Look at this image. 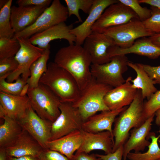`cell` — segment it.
<instances>
[{"instance_id":"1","label":"cell","mask_w":160,"mask_h":160,"mask_svg":"<svg viewBox=\"0 0 160 160\" xmlns=\"http://www.w3.org/2000/svg\"><path fill=\"white\" fill-rule=\"evenodd\" d=\"M54 62L72 75L81 90L92 79L91 58L82 45L74 43L61 48L56 53Z\"/></svg>"},{"instance_id":"2","label":"cell","mask_w":160,"mask_h":160,"mask_svg":"<svg viewBox=\"0 0 160 160\" xmlns=\"http://www.w3.org/2000/svg\"><path fill=\"white\" fill-rule=\"evenodd\" d=\"M144 100L141 90L137 89L132 102L116 118L113 129L114 138L113 152L124 145L132 129L140 127L147 119L144 111Z\"/></svg>"},{"instance_id":"3","label":"cell","mask_w":160,"mask_h":160,"mask_svg":"<svg viewBox=\"0 0 160 160\" xmlns=\"http://www.w3.org/2000/svg\"><path fill=\"white\" fill-rule=\"evenodd\" d=\"M39 83L48 87L60 98L61 102L73 103L81 93L74 78L66 70L54 62H49Z\"/></svg>"},{"instance_id":"4","label":"cell","mask_w":160,"mask_h":160,"mask_svg":"<svg viewBox=\"0 0 160 160\" xmlns=\"http://www.w3.org/2000/svg\"><path fill=\"white\" fill-rule=\"evenodd\" d=\"M113 88L97 81L92 76L90 81L81 90L73 106L78 111L84 122L99 111H110L106 105L104 97Z\"/></svg>"},{"instance_id":"5","label":"cell","mask_w":160,"mask_h":160,"mask_svg":"<svg viewBox=\"0 0 160 160\" xmlns=\"http://www.w3.org/2000/svg\"><path fill=\"white\" fill-rule=\"evenodd\" d=\"M27 95L32 108L41 118L53 122L60 115V100L47 86L39 83L29 88Z\"/></svg>"},{"instance_id":"6","label":"cell","mask_w":160,"mask_h":160,"mask_svg":"<svg viewBox=\"0 0 160 160\" xmlns=\"http://www.w3.org/2000/svg\"><path fill=\"white\" fill-rule=\"evenodd\" d=\"M68 17L67 7L59 0H54L33 24L20 32L15 34L13 37L29 38L36 33L65 22Z\"/></svg>"},{"instance_id":"7","label":"cell","mask_w":160,"mask_h":160,"mask_svg":"<svg viewBox=\"0 0 160 160\" xmlns=\"http://www.w3.org/2000/svg\"><path fill=\"white\" fill-rule=\"evenodd\" d=\"M128 61L126 55L113 56L108 63L92 64L90 67L91 74L98 82L113 88L116 87L126 81L123 74L128 70Z\"/></svg>"},{"instance_id":"8","label":"cell","mask_w":160,"mask_h":160,"mask_svg":"<svg viewBox=\"0 0 160 160\" xmlns=\"http://www.w3.org/2000/svg\"><path fill=\"white\" fill-rule=\"evenodd\" d=\"M102 33L111 38L116 45L124 49L132 46L136 39L153 35L146 29L142 22L138 19H133L126 23L109 28Z\"/></svg>"},{"instance_id":"9","label":"cell","mask_w":160,"mask_h":160,"mask_svg":"<svg viewBox=\"0 0 160 160\" xmlns=\"http://www.w3.org/2000/svg\"><path fill=\"white\" fill-rule=\"evenodd\" d=\"M60 113L52 122L51 140H56L74 131L82 130L84 122L78 110L71 102H61Z\"/></svg>"},{"instance_id":"10","label":"cell","mask_w":160,"mask_h":160,"mask_svg":"<svg viewBox=\"0 0 160 160\" xmlns=\"http://www.w3.org/2000/svg\"><path fill=\"white\" fill-rule=\"evenodd\" d=\"M17 39L20 44V48L15 57L18 63V66L7 77V81L9 82H13L20 76L27 81L30 76L31 65L41 56L44 50L32 44L29 38Z\"/></svg>"},{"instance_id":"11","label":"cell","mask_w":160,"mask_h":160,"mask_svg":"<svg viewBox=\"0 0 160 160\" xmlns=\"http://www.w3.org/2000/svg\"><path fill=\"white\" fill-rule=\"evenodd\" d=\"M135 19H139L134 12L119 1L105 9L93 26L92 31L102 33L107 28L126 23Z\"/></svg>"},{"instance_id":"12","label":"cell","mask_w":160,"mask_h":160,"mask_svg":"<svg viewBox=\"0 0 160 160\" xmlns=\"http://www.w3.org/2000/svg\"><path fill=\"white\" fill-rule=\"evenodd\" d=\"M23 129L37 140L44 149L51 140L52 122L40 117L29 106L24 116L18 120Z\"/></svg>"},{"instance_id":"13","label":"cell","mask_w":160,"mask_h":160,"mask_svg":"<svg viewBox=\"0 0 160 160\" xmlns=\"http://www.w3.org/2000/svg\"><path fill=\"white\" fill-rule=\"evenodd\" d=\"M115 45L113 40L107 35L92 31L86 39L83 47L89 54L92 64H102L110 61L111 57L108 50Z\"/></svg>"},{"instance_id":"14","label":"cell","mask_w":160,"mask_h":160,"mask_svg":"<svg viewBox=\"0 0 160 160\" xmlns=\"http://www.w3.org/2000/svg\"><path fill=\"white\" fill-rule=\"evenodd\" d=\"M73 28L72 24L68 25L65 22L62 23L33 35L29 40L33 44L43 49L50 45L51 41L55 39H64L69 44H74L76 37L70 33Z\"/></svg>"},{"instance_id":"15","label":"cell","mask_w":160,"mask_h":160,"mask_svg":"<svg viewBox=\"0 0 160 160\" xmlns=\"http://www.w3.org/2000/svg\"><path fill=\"white\" fill-rule=\"evenodd\" d=\"M119 0H95L91 11L84 22L73 28L70 33L76 37V44L82 45L87 37L92 32V28L105 9Z\"/></svg>"},{"instance_id":"16","label":"cell","mask_w":160,"mask_h":160,"mask_svg":"<svg viewBox=\"0 0 160 160\" xmlns=\"http://www.w3.org/2000/svg\"><path fill=\"white\" fill-rule=\"evenodd\" d=\"M82 141L79 148L75 153H88L95 150L103 151L105 154L113 152L114 137L108 131L91 133L81 130Z\"/></svg>"},{"instance_id":"17","label":"cell","mask_w":160,"mask_h":160,"mask_svg":"<svg viewBox=\"0 0 160 160\" xmlns=\"http://www.w3.org/2000/svg\"><path fill=\"white\" fill-rule=\"evenodd\" d=\"M131 77L123 84L109 90L105 95V103L110 111L116 110L129 105L136 95L137 89L132 87Z\"/></svg>"},{"instance_id":"18","label":"cell","mask_w":160,"mask_h":160,"mask_svg":"<svg viewBox=\"0 0 160 160\" xmlns=\"http://www.w3.org/2000/svg\"><path fill=\"white\" fill-rule=\"evenodd\" d=\"M47 7L40 6H12L11 23L15 34L33 24Z\"/></svg>"},{"instance_id":"19","label":"cell","mask_w":160,"mask_h":160,"mask_svg":"<svg viewBox=\"0 0 160 160\" xmlns=\"http://www.w3.org/2000/svg\"><path fill=\"white\" fill-rule=\"evenodd\" d=\"M155 114L147 119L140 127L131 131L130 136L123 145V160H127V155L132 150L135 153L143 151L151 143L147 138L150 133L152 123Z\"/></svg>"},{"instance_id":"20","label":"cell","mask_w":160,"mask_h":160,"mask_svg":"<svg viewBox=\"0 0 160 160\" xmlns=\"http://www.w3.org/2000/svg\"><path fill=\"white\" fill-rule=\"evenodd\" d=\"M108 53L111 57L118 55L134 54L155 59L160 56V47L154 45L148 37H144L137 39L130 47L122 48L115 45L110 47Z\"/></svg>"},{"instance_id":"21","label":"cell","mask_w":160,"mask_h":160,"mask_svg":"<svg viewBox=\"0 0 160 160\" xmlns=\"http://www.w3.org/2000/svg\"><path fill=\"white\" fill-rule=\"evenodd\" d=\"M6 149L8 156L19 157L30 156L37 157L44 149L36 139L23 129L15 142Z\"/></svg>"},{"instance_id":"22","label":"cell","mask_w":160,"mask_h":160,"mask_svg":"<svg viewBox=\"0 0 160 160\" xmlns=\"http://www.w3.org/2000/svg\"><path fill=\"white\" fill-rule=\"evenodd\" d=\"M82 139L81 130H76L58 139L47 142L46 143V149L57 151L73 159L74 153L81 145Z\"/></svg>"},{"instance_id":"23","label":"cell","mask_w":160,"mask_h":160,"mask_svg":"<svg viewBox=\"0 0 160 160\" xmlns=\"http://www.w3.org/2000/svg\"><path fill=\"white\" fill-rule=\"evenodd\" d=\"M127 107V106L118 110L102 111L99 114H95L83 123L82 129L94 133L107 131L113 136V124L116 117Z\"/></svg>"},{"instance_id":"24","label":"cell","mask_w":160,"mask_h":160,"mask_svg":"<svg viewBox=\"0 0 160 160\" xmlns=\"http://www.w3.org/2000/svg\"><path fill=\"white\" fill-rule=\"evenodd\" d=\"M30 104L27 96L13 95L0 92V105L7 116L19 120L25 115Z\"/></svg>"},{"instance_id":"25","label":"cell","mask_w":160,"mask_h":160,"mask_svg":"<svg viewBox=\"0 0 160 160\" xmlns=\"http://www.w3.org/2000/svg\"><path fill=\"white\" fill-rule=\"evenodd\" d=\"M128 66L133 69L137 74L136 78L131 80L132 87L136 89H140L143 98L148 100L158 90L153 81L145 71L142 63H135L129 61Z\"/></svg>"},{"instance_id":"26","label":"cell","mask_w":160,"mask_h":160,"mask_svg":"<svg viewBox=\"0 0 160 160\" xmlns=\"http://www.w3.org/2000/svg\"><path fill=\"white\" fill-rule=\"evenodd\" d=\"M0 125V148L12 145L20 135L23 129L19 121L6 116Z\"/></svg>"},{"instance_id":"27","label":"cell","mask_w":160,"mask_h":160,"mask_svg":"<svg viewBox=\"0 0 160 160\" xmlns=\"http://www.w3.org/2000/svg\"><path fill=\"white\" fill-rule=\"evenodd\" d=\"M50 45L43 51L41 56L31 65L30 70V76L27 81L29 88L37 87L44 73L46 71L47 62L50 53Z\"/></svg>"},{"instance_id":"28","label":"cell","mask_w":160,"mask_h":160,"mask_svg":"<svg viewBox=\"0 0 160 160\" xmlns=\"http://www.w3.org/2000/svg\"><path fill=\"white\" fill-rule=\"evenodd\" d=\"M148 137L151 140L147 151L144 153L130 152L127 155L129 160H157L160 158V148L158 141L160 135L156 137L154 133H150Z\"/></svg>"},{"instance_id":"29","label":"cell","mask_w":160,"mask_h":160,"mask_svg":"<svg viewBox=\"0 0 160 160\" xmlns=\"http://www.w3.org/2000/svg\"><path fill=\"white\" fill-rule=\"evenodd\" d=\"M12 1L9 0L0 10V38H12L15 33L11 23V9Z\"/></svg>"},{"instance_id":"30","label":"cell","mask_w":160,"mask_h":160,"mask_svg":"<svg viewBox=\"0 0 160 160\" xmlns=\"http://www.w3.org/2000/svg\"><path fill=\"white\" fill-rule=\"evenodd\" d=\"M95 0H65L67 9L68 17L75 15L78 22L82 23V20L79 11L82 10L85 14H89L93 5Z\"/></svg>"},{"instance_id":"31","label":"cell","mask_w":160,"mask_h":160,"mask_svg":"<svg viewBox=\"0 0 160 160\" xmlns=\"http://www.w3.org/2000/svg\"><path fill=\"white\" fill-rule=\"evenodd\" d=\"M20 48L17 38H0V60L15 57Z\"/></svg>"},{"instance_id":"32","label":"cell","mask_w":160,"mask_h":160,"mask_svg":"<svg viewBox=\"0 0 160 160\" xmlns=\"http://www.w3.org/2000/svg\"><path fill=\"white\" fill-rule=\"evenodd\" d=\"M6 79L0 78V92L13 95H20L23 87L27 83L21 76L14 82H9Z\"/></svg>"},{"instance_id":"33","label":"cell","mask_w":160,"mask_h":160,"mask_svg":"<svg viewBox=\"0 0 160 160\" xmlns=\"http://www.w3.org/2000/svg\"><path fill=\"white\" fill-rule=\"evenodd\" d=\"M151 15L143 22L146 29L153 35L160 33V9L151 6Z\"/></svg>"},{"instance_id":"34","label":"cell","mask_w":160,"mask_h":160,"mask_svg":"<svg viewBox=\"0 0 160 160\" xmlns=\"http://www.w3.org/2000/svg\"><path fill=\"white\" fill-rule=\"evenodd\" d=\"M122 4L129 7L136 14L139 20L143 22L151 15V10L140 5L138 0H119Z\"/></svg>"},{"instance_id":"35","label":"cell","mask_w":160,"mask_h":160,"mask_svg":"<svg viewBox=\"0 0 160 160\" xmlns=\"http://www.w3.org/2000/svg\"><path fill=\"white\" fill-rule=\"evenodd\" d=\"M144 107L146 119L155 114L156 112L160 108V90H157L144 103Z\"/></svg>"},{"instance_id":"36","label":"cell","mask_w":160,"mask_h":160,"mask_svg":"<svg viewBox=\"0 0 160 160\" xmlns=\"http://www.w3.org/2000/svg\"><path fill=\"white\" fill-rule=\"evenodd\" d=\"M18 66V63L15 57L0 60V78L6 79Z\"/></svg>"},{"instance_id":"37","label":"cell","mask_w":160,"mask_h":160,"mask_svg":"<svg viewBox=\"0 0 160 160\" xmlns=\"http://www.w3.org/2000/svg\"><path fill=\"white\" fill-rule=\"evenodd\" d=\"M38 160H75L60 153L48 149H44L37 157Z\"/></svg>"},{"instance_id":"38","label":"cell","mask_w":160,"mask_h":160,"mask_svg":"<svg viewBox=\"0 0 160 160\" xmlns=\"http://www.w3.org/2000/svg\"><path fill=\"white\" fill-rule=\"evenodd\" d=\"M142 64L145 71L153 81L154 84H158L160 86V65L152 66Z\"/></svg>"},{"instance_id":"39","label":"cell","mask_w":160,"mask_h":160,"mask_svg":"<svg viewBox=\"0 0 160 160\" xmlns=\"http://www.w3.org/2000/svg\"><path fill=\"white\" fill-rule=\"evenodd\" d=\"M123 145L120 146L114 152L105 155L95 154L99 160H122L123 159Z\"/></svg>"},{"instance_id":"40","label":"cell","mask_w":160,"mask_h":160,"mask_svg":"<svg viewBox=\"0 0 160 160\" xmlns=\"http://www.w3.org/2000/svg\"><path fill=\"white\" fill-rule=\"evenodd\" d=\"M52 2L51 0H18L16 3L18 6H40L48 7Z\"/></svg>"},{"instance_id":"41","label":"cell","mask_w":160,"mask_h":160,"mask_svg":"<svg viewBox=\"0 0 160 160\" xmlns=\"http://www.w3.org/2000/svg\"><path fill=\"white\" fill-rule=\"evenodd\" d=\"M74 158L75 160H99L95 154L89 155L85 153H75Z\"/></svg>"},{"instance_id":"42","label":"cell","mask_w":160,"mask_h":160,"mask_svg":"<svg viewBox=\"0 0 160 160\" xmlns=\"http://www.w3.org/2000/svg\"><path fill=\"white\" fill-rule=\"evenodd\" d=\"M139 3L148 4L160 9V0H138Z\"/></svg>"},{"instance_id":"43","label":"cell","mask_w":160,"mask_h":160,"mask_svg":"<svg viewBox=\"0 0 160 160\" xmlns=\"http://www.w3.org/2000/svg\"><path fill=\"white\" fill-rule=\"evenodd\" d=\"M7 160H38L37 157L27 156L19 157L7 156Z\"/></svg>"},{"instance_id":"44","label":"cell","mask_w":160,"mask_h":160,"mask_svg":"<svg viewBox=\"0 0 160 160\" xmlns=\"http://www.w3.org/2000/svg\"><path fill=\"white\" fill-rule=\"evenodd\" d=\"M148 38L153 44L160 47V33L154 34Z\"/></svg>"},{"instance_id":"45","label":"cell","mask_w":160,"mask_h":160,"mask_svg":"<svg viewBox=\"0 0 160 160\" xmlns=\"http://www.w3.org/2000/svg\"><path fill=\"white\" fill-rule=\"evenodd\" d=\"M6 148H0V160H7Z\"/></svg>"},{"instance_id":"46","label":"cell","mask_w":160,"mask_h":160,"mask_svg":"<svg viewBox=\"0 0 160 160\" xmlns=\"http://www.w3.org/2000/svg\"><path fill=\"white\" fill-rule=\"evenodd\" d=\"M29 88V85L27 83L23 87L20 95L24 96L27 95Z\"/></svg>"},{"instance_id":"47","label":"cell","mask_w":160,"mask_h":160,"mask_svg":"<svg viewBox=\"0 0 160 160\" xmlns=\"http://www.w3.org/2000/svg\"><path fill=\"white\" fill-rule=\"evenodd\" d=\"M156 116L155 122L156 124L159 126H160V109L158 110L155 113ZM160 135V129L159 131Z\"/></svg>"},{"instance_id":"48","label":"cell","mask_w":160,"mask_h":160,"mask_svg":"<svg viewBox=\"0 0 160 160\" xmlns=\"http://www.w3.org/2000/svg\"><path fill=\"white\" fill-rule=\"evenodd\" d=\"M7 116V113L2 106L0 105V118L3 119L4 117Z\"/></svg>"},{"instance_id":"49","label":"cell","mask_w":160,"mask_h":160,"mask_svg":"<svg viewBox=\"0 0 160 160\" xmlns=\"http://www.w3.org/2000/svg\"><path fill=\"white\" fill-rule=\"evenodd\" d=\"M9 0H0V9L3 7L8 2Z\"/></svg>"},{"instance_id":"50","label":"cell","mask_w":160,"mask_h":160,"mask_svg":"<svg viewBox=\"0 0 160 160\" xmlns=\"http://www.w3.org/2000/svg\"><path fill=\"white\" fill-rule=\"evenodd\" d=\"M157 160H160V158L159 159H158Z\"/></svg>"},{"instance_id":"51","label":"cell","mask_w":160,"mask_h":160,"mask_svg":"<svg viewBox=\"0 0 160 160\" xmlns=\"http://www.w3.org/2000/svg\"><path fill=\"white\" fill-rule=\"evenodd\" d=\"M159 142L160 143V140H159Z\"/></svg>"},{"instance_id":"52","label":"cell","mask_w":160,"mask_h":160,"mask_svg":"<svg viewBox=\"0 0 160 160\" xmlns=\"http://www.w3.org/2000/svg\"><path fill=\"white\" fill-rule=\"evenodd\" d=\"M159 109H160V108Z\"/></svg>"}]
</instances>
